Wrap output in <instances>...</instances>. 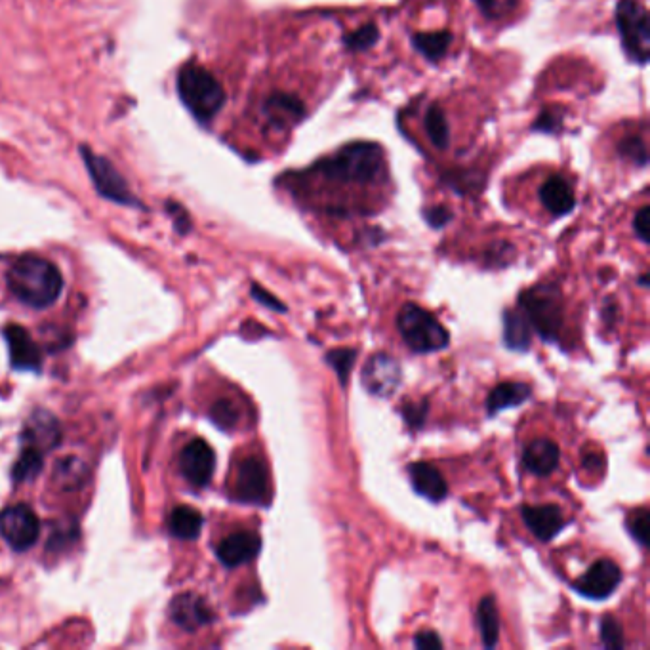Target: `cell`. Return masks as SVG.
Masks as SVG:
<instances>
[{
  "label": "cell",
  "mask_w": 650,
  "mask_h": 650,
  "mask_svg": "<svg viewBox=\"0 0 650 650\" xmlns=\"http://www.w3.org/2000/svg\"><path fill=\"white\" fill-rule=\"evenodd\" d=\"M401 380H403V372L399 361L387 353L372 355L366 361L361 374V382L366 391L382 399L391 397L397 391V387L401 386Z\"/></svg>",
  "instance_id": "9c48e42d"
},
{
  "label": "cell",
  "mask_w": 650,
  "mask_h": 650,
  "mask_svg": "<svg viewBox=\"0 0 650 650\" xmlns=\"http://www.w3.org/2000/svg\"><path fill=\"white\" fill-rule=\"evenodd\" d=\"M521 309L530 326L548 342L559 338L563 326V300L555 285H538L521 294Z\"/></svg>",
  "instance_id": "277c9868"
},
{
  "label": "cell",
  "mask_w": 650,
  "mask_h": 650,
  "mask_svg": "<svg viewBox=\"0 0 650 650\" xmlns=\"http://www.w3.org/2000/svg\"><path fill=\"white\" fill-rule=\"evenodd\" d=\"M540 199H542V204L546 206L549 214H553V216L569 214L570 210L574 208V204H576L572 185L559 174L549 176L548 180L542 183Z\"/></svg>",
  "instance_id": "ffe728a7"
},
{
  "label": "cell",
  "mask_w": 650,
  "mask_h": 650,
  "mask_svg": "<svg viewBox=\"0 0 650 650\" xmlns=\"http://www.w3.org/2000/svg\"><path fill=\"white\" fill-rule=\"evenodd\" d=\"M620 582H622L620 567L610 559H599L591 565L586 574H582L574 582V590L590 599H607L618 588Z\"/></svg>",
  "instance_id": "30bf717a"
},
{
  "label": "cell",
  "mask_w": 650,
  "mask_h": 650,
  "mask_svg": "<svg viewBox=\"0 0 650 650\" xmlns=\"http://www.w3.org/2000/svg\"><path fill=\"white\" fill-rule=\"evenodd\" d=\"M210 418H212V422L216 426L222 427L225 431H231L233 427L239 424V410L231 401L222 399V401H218L214 407L210 408Z\"/></svg>",
  "instance_id": "4dcf8cb0"
},
{
  "label": "cell",
  "mask_w": 650,
  "mask_h": 650,
  "mask_svg": "<svg viewBox=\"0 0 650 650\" xmlns=\"http://www.w3.org/2000/svg\"><path fill=\"white\" fill-rule=\"evenodd\" d=\"M450 41L452 35L447 31H441V33H418L412 39V44L422 56H426L427 60L439 61L447 54Z\"/></svg>",
  "instance_id": "484cf974"
},
{
  "label": "cell",
  "mask_w": 650,
  "mask_h": 650,
  "mask_svg": "<svg viewBox=\"0 0 650 650\" xmlns=\"http://www.w3.org/2000/svg\"><path fill=\"white\" fill-rule=\"evenodd\" d=\"M203 529V515L191 506H180L170 515V532L180 540H195Z\"/></svg>",
  "instance_id": "d4e9b609"
},
{
  "label": "cell",
  "mask_w": 650,
  "mask_h": 650,
  "mask_svg": "<svg viewBox=\"0 0 650 650\" xmlns=\"http://www.w3.org/2000/svg\"><path fill=\"white\" fill-rule=\"evenodd\" d=\"M269 494V479L264 462L258 458H246L237 469L235 498L244 504H265Z\"/></svg>",
  "instance_id": "8fae6325"
},
{
  "label": "cell",
  "mask_w": 650,
  "mask_h": 650,
  "mask_svg": "<svg viewBox=\"0 0 650 650\" xmlns=\"http://www.w3.org/2000/svg\"><path fill=\"white\" fill-rule=\"evenodd\" d=\"M626 525H628V530H630L633 540H635L639 546L647 548V546H649V511L645 508L631 511L630 517H628V521H626Z\"/></svg>",
  "instance_id": "f546056e"
},
{
  "label": "cell",
  "mask_w": 650,
  "mask_h": 650,
  "mask_svg": "<svg viewBox=\"0 0 650 650\" xmlns=\"http://www.w3.org/2000/svg\"><path fill=\"white\" fill-rule=\"evenodd\" d=\"M601 641L607 649L620 650L626 647L622 626L612 616H605L601 620Z\"/></svg>",
  "instance_id": "d6a6232c"
},
{
  "label": "cell",
  "mask_w": 650,
  "mask_h": 650,
  "mask_svg": "<svg viewBox=\"0 0 650 650\" xmlns=\"http://www.w3.org/2000/svg\"><path fill=\"white\" fill-rule=\"evenodd\" d=\"M530 334L532 326L523 311L508 309L504 315V340L509 349L527 351L530 347Z\"/></svg>",
  "instance_id": "603a6c76"
},
{
  "label": "cell",
  "mask_w": 650,
  "mask_h": 650,
  "mask_svg": "<svg viewBox=\"0 0 650 650\" xmlns=\"http://www.w3.org/2000/svg\"><path fill=\"white\" fill-rule=\"evenodd\" d=\"M397 328L405 344L416 353H433L450 342L447 328L420 305H405L397 317Z\"/></svg>",
  "instance_id": "5b68a950"
},
{
  "label": "cell",
  "mask_w": 650,
  "mask_h": 650,
  "mask_svg": "<svg viewBox=\"0 0 650 650\" xmlns=\"http://www.w3.org/2000/svg\"><path fill=\"white\" fill-rule=\"evenodd\" d=\"M530 386L523 382H504L494 387L488 395L487 407L490 414H496L504 408L519 407L530 397Z\"/></svg>",
  "instance_id": "7402d4cb"
},
{
  "label": "cell",
  "mask_w": 650,
  "mask_h": 650,
  "mask_svg": "<svg viewBox=\"0 0 650 650\" xmlns=\"http://www.w3.org/2000/svg\"><path fill=\"white\" fill-rule=\"evenodd\" d=\"M178 92L185 107L199 119L212 121L224 107L225 94L218 79L201 65H185L178 75Z\"/></svg>",
  "instance_id": "3957f363"
},
{
  "label": "cell",
  "mask_w": 650,
  "mask_h": 650,
  "mask_svg": "<svg viewBox=\"0 0 650 650\" xmlns=\"http://www.w3.org/2000/svg\"><path fill=\"white\" fill-rule=\"evenodd\" d=\"M477 624H479V633L481 641L487 649L496 647L498 637H500V616L496 609V601L492 595H487L481 599L479 609H477Z\"/></svg>",
  "instance_id": "cb8c5ba5"
},
{
  "label": "cell",
  "mask_w": 650,
  "mask_h": 650,
  "mask_svg": "<svg viewBox=\"0 0 650 650\" xmlns=\"http://www.w3.org/2000/svg\"><path fill=\"white\" fill-rule=\"evenodd\" d=\"M42 469V454L41 450L37 448L29 447L23 450L20 460L16 462L14 466V471H12V477L14 481L18 483H23V481H31L35 479Z\"/></svg>",
  "instance_id": "83f0119b"
},
{
  "label": "cell",
  "mask_w": 650,
  "mask_h": 650,
  "mask_svg": "<svg viewBox=\"0 0 650 650\" xmlns=\"http://www.w3.org/2000/svg\"><path fill=\"white\" fill-rule=\"evenodd\" d=\"M427 138L437 149H447L450 140V128H448L447 115L441 107L431 105L424 117Z\"/></svg>",
  "instance_id": "4316f807"
},
{
  "label": "cell",
  "mask_w": 650,
  "mask_h": 650,
  "mask_svg": "<svg viewBox=\"0 0 650 650\" xmlns=\"http://www.w3.org/2000/svg\"><path fill=\"white\" fill-rule=\"evenodd\" d=\"M326 180L342 183H368L384 170V153L376 143L357 142L344 147L334 159L317 166Z\"/></svg>",
  "instance_id": "7a4b0ae2"
},
{
  "label": "cell",
  "mask_w": 650,
  "mask_h": 650,
  "mask_svg": "<svg viewBox=\"0 0 650 650\" xmlns=\"http://www.w3.org/2000/svg\"><path fill=\"white\" fill-rule=\"evenodd\" d=\"M616 25L624 50L631 60L647 63L650 54V27L647 8L639 0H622L616 6Z\"/></svg>",
  "instance_id": "8992f818"
},
{
  "label": "cell",
  "mask_w": 650,
  "mask_h": 650,
  "mask_svg": "<svg viewBox=\"0 0 650 650\" xmlns=\"http://www.w3.org/2000/svg\"><path fill=\"white\" fill-rule=\"evenodd\" d=\"M6 340L10 346L12 365L20 370H39L42 361L41 351L21 326H8Z\"/></svg>",
  "instance_id": "ac0fdd59"
},
{
  "label": "cell",
  "mask_w": 650,
  "mask_h": 650,
  "mask_svg": "<svg viewBox=\"0 0 650 650\" xmlns=\"http://www.w3.org/2000/svg\"><path fill=\"white\" fill-rule=\"evenodd\" d=\"M172 620L183 630H197L212 620V614L204 605L203 599L193 593H183L170 605Z\"/></svg>",
  "instance_id": "2e32d148"
},
{
  "label": "cell",
  "mask_w": 650,
  "mask_h": 650,
  "mask_svg": "<svg viewBox=\"0 0 650 650\" xmlns=\"http://www.w3.org/2000/svg\"><path fill=\"white\" fill-rule=\"evenodd\" d=\"M0 534L10 548L25 551L39 540V517L29 506H10L0 513Z\"/></svg>",
  "instance_id": "52a82bcc"
},
{
  "label": "cell",
  "mask_w": 650,
  "mask_h": 650,
  "mask_svg": "<svg viewBox=\"0 0 650 650\" xmlns=\"http://www.w3.org/2000/svg\"><path fill=\"white\" fill-rule=\"evenodd\" d=\"M426 220L429 222V225H433V227H443V225H447L448 220H450V212H448L445 206H435V208L427 210Z\"/></svg>",
  "instance_id": "f35d334b"
},
{
  "label": "cell",
  "mask_w": 650,
  "mask_h": 650,
  "mask_svg": "<svg viewBox=\"0 0 650 650\" xmlns=\"http://www.w3.org/2000/svg\"><path fill=\"white\" fill-rule=\"evenodd\" d=\"M252 296H254L260 304H264L265 307H271L273 311H279V313H285L286 311V305L281 304L275 296L267 294L264 288H260L258 285L252 286Z\"/></svg>",
  "instance_id": "74e56055"
},
{
  "label": "cell",
  "mask_w": 650,
  "mask_h": 650,
  "mask_svg": "<svg viewBox=\"0 0 650 650\" xmlns=\"http://www.w3.org/2000/svg\"><path fill=\"white\" fill-rule=\"evenodd\" d=\"M180 468H182L183 477L193 487H206L214 475V468H216L214 450L203 439L191 441L187 447L183 448L182 456H180Z\"/></svg>",
  "instance_id": "7c38bea8"
},
{
  "label": "cell",
  "mask_w": 650,
  "mask_h": 650,
  "mask_svg": "<svg viewBox=\"0 0 650 650\" xmlns=\"http://www.w3.org/2000/svg\"><path fill=\"white\" fill-rule=\"evenodd\" d=\"M408 477L414 490L431 502H441L448 494L447 481L441 471L426 462H416L408 468Z\"/></svg>",
  "instance_id": "e0dca14e"
},
{
  "label": "cell",
  "mask_w": 650,
  "mask_h": 650,
  "mask_svg": "<svg viewBox=\"0 0 650 650\" xmlns=\"http://www.w3.org/2000/svg\"><path fill=\"white\" fill-rule=\"evenodd\" d=\"M82 153H84V163L92 176V182L100 191V195L115 203L138 204L128 189V183L113 164L88 149H82Z\"/></svg>",
  "instance_id": "ba28073f"
},
{
  "label": "cell",
  "mask_w": 650,
  "mask_h": 650,
  "mask_svg": "<svg viewBox=\"0 0 650 650\" xmlns=\"http://www.w3.org/2000/svg\"><path fill=\"white\" fill-rule=\"evenodd\" d=\"M262 549V540L256 532H235L231 536L224 538L220 546L216 549L218 559L224 563L225 567H239L248 561H252Z\"/></svg>",
  "instance_id": "4fadbf2b"
},
{
  "label": "cell",
  "mask_w": 650,
  "mask_h": 650,
  "mask_svg": "<svg viewBox=\"0 0 650 650\" xmlns=\"http://www.w3.org/2000/svg\"><path fill=\"white\" fill-rule=\"evenodd\" d=\"M8 286L14 296L31 307H48L54 304L63 288L58 267L35 256H25L10 267Z\"/></svg>",
  "instance_id": "6da1fadb"
},
{
  "label": "cell",
  "mask_w": 650,
  "mask_h": 650,
  "mask_svg": "<svg viewBox=\"0 0 650 650\" xmlns=\"http://www.w3.org/2000/svg\"><path fill=\"white\" fill-rule=\"evenodd\" d=\"M633 229H635V235L639 237L641 243H649L650 241V208L649 206H643L639 208V212L635 214L633 218Z\"/></svg>",
  "instance_id": "e575fe53"
},
{
  "label": "cell",
  "mask_w": 650,
  "mask_h": 650,
  "mask_svg": "<svg viewBox=\"0 0 650 650\" xmlns=\"http://www.w3.org/2000/svg\"><path fill=\"white\" fill-rule=\"evenodd\" d=\"M553 124H557V119H553L549 113H546V115H542V117L536 121V126H534V128H538V130H551Z\"/></svg>",
  "instance_id": "ab89813d"
},
{
  "label": "cell",
  "mask_w": 650,
  "mask_h": 650,
  "mask_svg": "<svg viewBox=\"0 0 650 650\" xmlns=\"http://www.w3.org/2000/svg\"><path fill=\"white\" fill-rule=\"evenodd\" d=\"M427 405L420 403V405H412L408 403L403 408V414H405V420H407L408 426L412 427H422L424 426V420H426Z\"/></svg>",
  "instance_id": "d590c367"
},
{
  "label": "cell",
  "mask_w": 650,
  "mask_h": 650,
  "mask_svg": "<svg viewBox=\"0 0 650 650\" xmlns=\"http://www.w3.org/2000/svg\"><path fill=\"white\" fill-rule=\"evenodd\" d=\"M620 153L624 157L631 159L633 163L639 166H645L649 163V151H647V143L643 142L641 138H626L624 142L618 145Z\"/></svg>",
  "instance_id": "836d02e7"
},
{
  "label": "cell",
  "mask_w": 650,
  "mask_h": 650,
  "mask_svg": "<svg viewBox=\"0 0 650 650\" xmlns=\"http://www.w3.org/2000/svg\"><path fill=\"white\" fill-rule=\"evenodd\" d=\"M521 515H523V521L527 523V527L532 530V534L542 542H549L565 527L563 511L553 504L523 506Z\"/></svg>",
  "instance_id": "9a60e30c"
},
{
  "label": "cell",
  "mask_w": 650,
  "mask_h": 650,
  "mask_svg": "<svg viewBox=\"0 0 650 650\" xmlns=\"http://www.w3.org/2000/svg\"><path fill=\"white\" fill-rule=\"evenodd\" d=\"M25 441L29 443V447L37 448H52L58 445L60 441V426L56 422V418L48 412H37L25 429Z\"/></svg>",
  "instance_id": "44dd1931"
},
{
  "label": "cell",
  "mask_w": 650,
  "mask_h": 650,
  "mask_svg": "<svg viewBox=\"0 0 650 650\" xmlns=\"http://www.w3.org/2000/svg\"><path fill=\"white\" fill-rule=\"evenodd\" d=\"M414 647L422 650L443 649V641L437 633L433 631H422L414 639Z\"/></svg>",
  "instance_id": "8d00e7d4"
},
{
  "label": "cell",
  "mask_w": 650,
  "mask_h": 650,
  "mask_svg": "<svg viewBox=\"0 0 650 650\" xmlns=\"http://www.w3.org/2000/svg\"><path fill=\"white\" fill-rule=\"evenodd\" d=\"M357 361V351L355 349H347V347H340V349H332L330 353H326V363L332 366L340 378V384L346 387L349 374L353 370V365Z\"/></svg>",
  "instance_id": "f1b7e54d"
},
{
  "label": "cell",
  "mask_w": 650,
  "mask_h": 650,
  "mask_svg": "<svg viewBox=\"0 0 650 650\" xmlns=\"http://www.w3.org/2000/svg\"><path fill=\"white\" fill-rule=\"evenodd\" d=\"M378 37H380L378 27H376L374 23H366V25H363L361 29H357L355 33H351V35L344 37V42H346V46L349 50H366V48H370L372 44H376Z\"/></svg>",
  "instance_id": "1f68e13d"
},
{
  "label": "cell",
  "mask_w": 650,
  "mask_h": 650,
  "mask_svg": "<svg viewBox=\"0 0 650 650\" xmlns=\"http://www.w3.org/2000/svg\"><path fill=\"white\" fill-rule=\"evenodd\" d=\"M264 115L271 126H275L277 130H285L304 119L305 105L300 98L292 94L275 92L265 100Z\"/></svg>",
  "instance_id": "5bb4252c"
},
{
  "label": "cell",
  "mask_w": 650,
  "mask_h": 650,
  "mask_svg": "<svg viewBox=\"0 0 650 650\" xmlns=\"http://www.w3.org/2000/svg\"><path fill=\"white\" fill-rule=\"evenodd\" d=\"M559 460H561L559 447L544 437L530 441L523 452L525 468L538 477H546L549 473H553L559 466Z\"/></svg>",
  "instance_id": "d6986e66"
}]
</instances>
